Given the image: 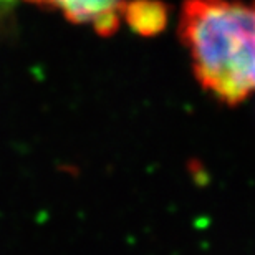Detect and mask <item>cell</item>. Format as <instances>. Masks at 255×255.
<instances>
[{
	"mask_svg": "<svg viewBox=\"0 0 255 255\" xmlns=\"http://www.w3.org/2000/svg\"><path fill=\"white\" fill-rule=\"evenodd\" d=\"M177 30L212 98L237 106L255 93V0H184Z\"/></svg>",
	"mask_w": 255,
	"mask_h": 255,
	"instance_id": "obj_1",
	"label": "cell"
},
{
	"mask_svg": "<svg viewBox=\"0 0 255 255\" xmlns=\"http://www.w3.org/2000/svg\"><path fill=\"white\" fill-rule=\"evenodd\" d=\"M62 12L73 23L91 25L103 37L120 27L126 0H35Z\"/></svg>",
	"mask_w": 255,
	"mask_h": 255,
	"instance_id": "obj_2",
	"label": "cell"
},
{
	"mask_svg": "<svg viewBox=\"0 0 255 255\" xmlns=\"http://www.w3.org/2000/svg\"><path fill=\"white\" fill-rule=\"evenodd\" d=\"M121 18L142 37H152L167 25V7L161 0H126Z\"/></svg>",
	"mask_w": 255,
	"mask_h": 255,
	"instance_id": "obj_3",
	"label": "cell"
},
{
	"mask_svg": "<svg viewBox=\"0 0 255 255\" xmlns=\"http://www.w3.org/2000/svg\"><path fill=\"white\" fill-rule=\"evenodd\" d=\"M20 0H0V17L5 15L7 12H10L15 5H17Z\"/></svg>",
	"mask_w": 255,
	"mask_h": 255,
	"instance_id": "obj_4",
	"label": "cell"
}]
</instances>
